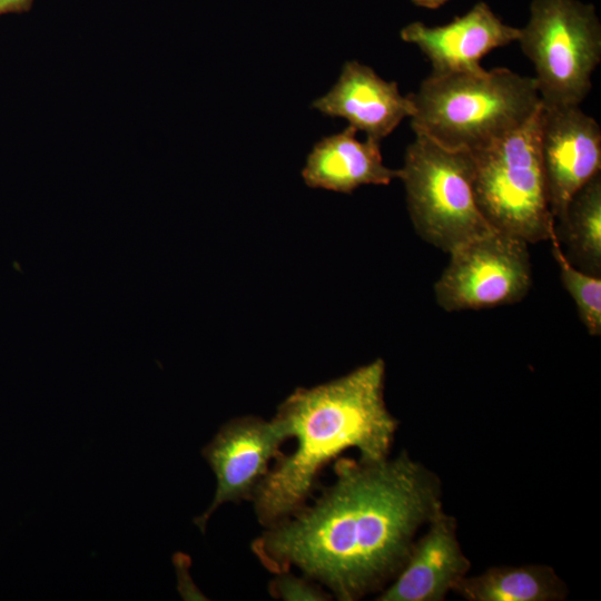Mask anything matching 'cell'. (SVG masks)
<instances>
[{"instance_id": "1", "label": "cell", "mask_w": 601, "mask_h": 601, "mask_svg": "<svg viewBox=\"0 0 601 601\" xmlns=\"http://www.w3.org/2000/svg\"><path fill=\"white\" fill-rule=\"evenodd\" d=\"M334 482L252 544L273 573L299 569L339 601L381 591L417 531L443 510L439 476L406 451L380 461L337 457Z\"/></svg>"}, {"instance_id": "2", "label": "cell", "mask_w": 601, "mask_h": 601, "mask_svg": "<svg viewBox=\"0 0 601 601\" xmlns=\"http://www.w3.org/2000/svg\"><path fill=\"white\" fill-rule=\"evenodd\" d=\"M384 384L385 363L376 358L327 383L298 387L279 404L272 421L296 447L275 461L253 499L262 525L303 508L323 467L347 449L365 461L388 457L398 421L385 404Z\"/></svg>"}, {"instance_id": "3", "label": "cell", "mask_w": 601, "mask_h": 601, "mask_svg": "<svg viewBox=\"0 0 601 601\" xmlns=\"http://www.w3.org/2000/svg\"><path fill=\"white\" fill-rule=\"evenodd\" d=\"M411 126L439 145L475 152L524 126L539 110L533 77L508 68L480 73H431L416 92Z\"/></svg>"}, {"instance_id": "4", "label": "cell", "mask_w": 601, "mask_h": 601, "mask_svg": "<svg viewBox=\"0 0 601 601\" xmlns=\"http://www.w3.org/2000/svg\"><path fill=\"white\" fill-rule=\"evenodd\" d=\"M538 128L539 110L518 130L472 152L482 215L494 229L528 244L546 240L555 230Z\"/></svg>"}, {"instance_id": "5", "label": "cell", "mask_w": 601, "mask_h": 601, "mask_svg": "<svg viewBox=\"0 0 601 601\" xmlns=\"http://www.w3.org/2000/svg\"><path fill=\"white\" fill-rule=\"evenodd\" d=\"M415 136L398 178L417 234L451 253L494 230L475 200L472 152L447 149L422 134Z\"/></svg>"}, {"instance_id": "6", "label": "cell", "mask_w": 601, "mask_h": 601, "mask_svg": "<svg viewBox=\"0 0 601 601\" xmlns=\"http://www.w3.org/2000/svg\"><path fill=\"white\" fill-rule=\"evenodd\" d=\"M519 42L533 63L541 102L580 106L601 60V24L593 4L533 0Z\"/></svg>"}, {"instance_id": "7", "label": "cell", "mask_w": 601, "mask_h": 601, "mask_svg": "<svg viewBox=\"0 0 601 601\" xmlns=\"http://www.w3.org/2000/svg\"><path fill=\"white\" fill-rule=\"evenodd\" d=\"M435 283L437 304L447 312L520 302L532 284L528 243L496 229L450 253Z\"/></svg>"}, {"instance_id": "8", "label": "cell", "mask_w": 601, "mask_h": 601, "mask_svg": "<svg viewBox=\"0 0 601 601\" xmlns=\"http://www.w3.org/2000/svg\"><path fill=\"white\" fill-rule=\"evenodd\" d=\"M284 442L272 420L249 415L231 418L220 426L201 450L217 481L210 505L194 519L201 533L220 505L253 501L270 463L283 454L280 445Z\"/></svg>"}, {"instance_id": "9", "label": "cell", "mask_w": 601, "mask_h": 601, "mask_svg": "<svg viewBox=\"0 0 601 601\" xmlns=\"http://www.w3.org/2000/svg\"><path fill=\"white\" fill-rule=\"evenodd\" d=\"M539 147L555 221L573 195L601 168V128L580 106L539 109Z\"/></svg>"}, {"instance_id": "10", "label": "cell", "mask_w": 601, "mask_h": 601, "mask_svg": "<svg viewBox=\"0 0 601 601\" xmlns=\"http://www.w3.org/2000/svg\"><path fill=\"white\" fill-rule=\"evenodd\" d=\"M400 36L416 45L428 58L433 75L480 73L482 58L495 48L520 38V29L508 26L483 1L444 26L427 27L421 21L405 26Z\"/></svg>"}, {"instance_id": "11", "label": "cell", "mask_w": 601, "mask_h": 601, "mask_svg": "<svg viewBox=\"0 0 601 601\" xmlns=\"http://www.w3.org/2000/svg\"><path fill=\"white\" fill-rule=\"evenodd\" d=\"M312 107L325 116L344 118L380 142L414 111L408 95L403 96L395 81L384 80L356 60L344 63L337 81Z\"/></svg>"}, {"instance_id": "12", "label": "cell", "mask_w": 601, "mask_h": 601, "mask_svg": "<svg viewBox=\"0 0 601 601\" xmlns=\"http://www.w3.org/2000/svg\"><path fill=\"white\" fill-rule=\"evenodd\" d=\"M471 568L456 535V520L441 510L416 539L410 556L377 601H443Z\"/></svg>"}, {"instance_id": "13", "label": "cell", "mask_w": 601, "mask_h": 601, "mask_svg": "<svg viewBox=\"0 0 601 601\" xmlns=\"http://www.w3.org/2000/svg\"><path fill=\"white\" fill-rule=\"evenodd\" d=\"M356 134L347 126L313 146L302 170L307 186L349 194L362 185H388L398 178V170L384 165L381 142L359 140Z\"/></svg>"}, {"instance_id": "14", "label": "cell", "mask_w": 601, "mask_h": 601, "mask_svg": "<svg viewBox=\"0 0 601 601\" xmlns=\"http://www.w3.org/2000/svg\"><path fill=\"white\" fill-rule=\"evenodd\" d=\"M452 591L469 601H560L568 595L565 583L544 564L493 566L461 578Z\"/></svg>"}, {"instance_id": "15", "label": "cell", "mask_w": 601, "mask_h": 601, "mask_svg": "<svg viewBox=\"0 0 601 601\" xmlns=\"http://www.w3.org/2000/svg\"><path fill=\"white\" fill-rule=\"evenodd\" d=\"M555 234L583 270L601 272V175L593 176L569 201Z\"/></svg>"}, {"instance_id": "16", "label": "cell", "mask_w": 601, "mask_h": 601, "mask_svg": "<svg viewBox=\"0 0 601 601\" xmlns=\"http://www.w3.org/2000/svg\"><path fill=\"white\" fill-rule=\"evenodd\" d=\"M563 286L572 296L579 317L592 336L601 335V278L578 269L564 254L555 230L549 238Z\"/></svg>"}, {"instance_id": "17", "label": "cell", "mask_w": 601, "mask_h": 601, "mask_svg": "<svg viewBox=\"0 0 601 601\" xmlns=\"http://www.w3.org/2000/svg\"><path fill=\"white\" fill-rule=\"evenodd\" d=\"M268 591L275 599L285 601H326L332 594L325 592L317 582L307 577H297L288 571L274 573Z\"/></svg>"}, {"instance_id": "18", "label": "cell", "mask_w": 601, "mask_h": 601, "mask_svg": "<svg viewBox=\"0 0 601 601\" xmlns=\"http://www.w3.org/2000/svg\"><path fill=\"white\" fill-rule=\"evenodd\" d=\"M32 3L33 0H0V16L28 12Z\"/></svg>"}, {"instance_id": "19", "label": "cell", "mask_w": 601, "mask_h": 601, "mask_svg": "<svg viewBox=\"0 0 601 601\" xmlns=\"http://www.w3.org/2000/svg\"><path fill=\"white\" fill-rule=\"evenodd\" d=\"M415 6L427 8V9H437L449 0H411Z\"/></svg>"}]
</instances>
